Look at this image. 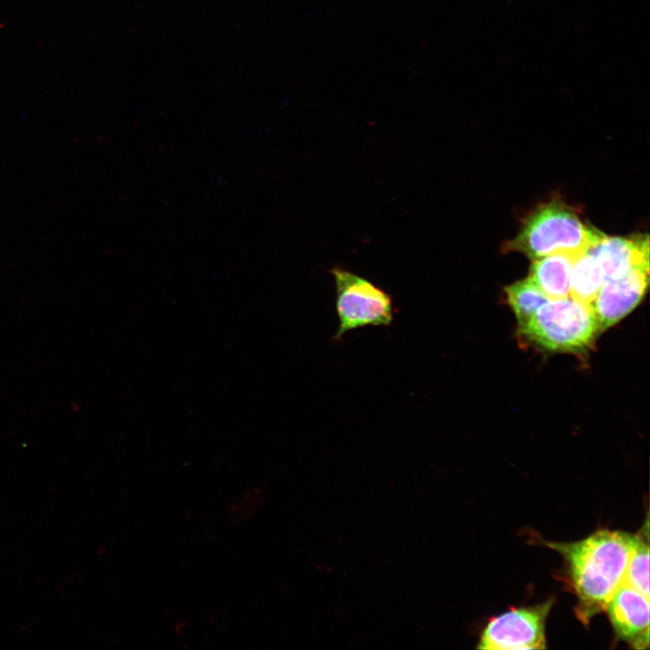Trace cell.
Masks as SVG:
<instances>
[{"instance_id": "cell-1", "label": "cell", "mask_w": 650, "mask_h": 650, "mask_svg": "<svg viewBox=\"0 0 650 650\" xmlns=\"http://www.w3.org/2000/svg\"><path fill=\"white\" fill-rule=\"evenodd\" d=\"M637 541L638 535L602 529L574 543H547L564 558L578 599L576 613L582 622L604 611L623 584Z\"/></svg>"}, {"instance_id": "cell-2", "label": "cell", "mask_w": 650, "mask_h": 650, "mask_svg": "<svg viewBox=\"0 0 650 650\" xmlns=\"http://www.w3.org/2000/svg\"><path fill=\"white\" fill-rule=\"evenodd\" d=\"M604 236L585 224L570 207L552 201L526 218L518 235L506 244L505 251L520 252L532 260L559 252L579 255Z\"/></svg>"}, {"instance_id": "cell-3", "label": "cell", "mask_w": 650, "mask_h": 650, "mask_svg": "<svg viewBox=\"0 0 650 650\" xmlns=\"http://www.w3.org/2000/svg\"><path fill=\"white\" fill-rule=\"evenodd\" d=\"M519 332L546 350L579 352L600 331L591 305L569 296L543 304Z\"/></svg>"}, {"instance_id": "cell-4", "label": "cell", "mask_w": 650, "mask_h": 650, "mask_svg": "<svg viewBox=\"0 0 650 650\" xmlns=\"http://www.w3.org/2000/svg\"><path fill=\"white\" fill-rule=\"evenodd\" d=\"M336 287L339 329L334 339L367 326H388L394 318L391 296L369 280L341 267L330 271Z\"/></svg>"}, {"instance_id": "cell-5", "label": "cell", "mask_w": 650, "mask_h": 650, "mask_svg": "<svg viewBox=\"0 0 650 650\" xmlns=\"http://www.w3.org/2000/svg\"><path fill=\"white\" fill-rule=\"evenodd\" d=\"M552 601L512 608L493 618L485 627L478 649L521 650L544 649L545 620Z\"/></svg>"}, {"instance_id": "cell-6", "label": "cell", "mask_w": 650, "mask_h": 650, "mask_svg": "<svg viewBox=\"0 0 650 650\" xmlns=\"http://www.w3.org/2000/svg\"><path fill=\"white\" fill-rule=\"evenodd\" d=\"M649 265L630 270L626 275L605 281L591 307L599 331L616 324L642 300L648 285Z\"/></svg>"}, {"instance_id": "cell-7", "label": "cell", "mask_w": 650, "mask_h": 650, "mask_svg": "<svg viewBox=\"0 0 650 650\" xmlns=\"http://www.w3.org/2000/svg\"><path fill=\"white\" fill-rule=\"evenodd\" d=\"M616 635L635 648L644 649L649 643V598L622 584L608 601L606 609Z\"/></svg>"}, {"instance_id": "cell-8", "label": "cell", "mask_w": 650, "mask_h": 650, "mask_svg": "<svg viewBox=\"0 0 650 650\" xmlns=\"http://www.w3.org/2000/svg\"><path fill=\"white\" fill-rule=\"evenodd\" d=\"M588 251L598 260L605 281L621 278L633 268L649 265L647 235L632 237H609L605 235Z\"/></svg>"}, {"instance_id": "cell-9", "label": "cell", "mask_w": 650, "mask_h": 650, "mask_svg": "<svg viewBox=\"0 0 650 650\" xmlns=\"http://www.w3.org/2000/svg\"><path fill=\"white\" fill-rule=\"evenodd\" d=\"M575 255L553 253L533 260L529 278L543 291L549 300L570 296V274Z\"/></svg>"}, {"instance_id": "cell-10", "label": "cell", "mask_w": 650, "mask_h": 650, "mask_svg": "<svg viewBox=\"0 0 650 650\" xmlns=\"http://www.w3.org/2000/svg\"><path fill=\"white\" fill-rule=\"evenodd\" d=\"M605 276L595 256L589 251L576 256L570 274V296L591 305Z\"/></svg>"}, {"instance_id": "cell-11", "label": "cell", "mask_w": 650, "mask_h": 650, "mask_svg": "<svg viewBox=\"0 0 650 650\" xmlns=\"http://www.w3.org/2000/svg\"><path fill=\"white\" fill-rule=\"evenodd\" d=\"M506 293L519 326L528 321L543 304L550 301L529 277L507 286Z\"/></svg>"}, {"instance_id": "cell-12", "label": "cell", "mask_w": 650, "mask_h": 650, "mask_svg": "<svg viewBox=\"0 0 650 650\" xmlns=\"http://www.w3.org/2000/svg\"><path fill=\"white\" fill-rule=\"evenodd\" d=\"M623 584L649 598V547L641 535L628 561Z\"/></svg>"}]
</instances>
